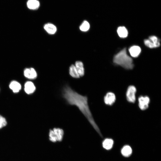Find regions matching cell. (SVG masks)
I'll use <instances>...</instances> for the list:
<instances>
[{
  "instance_id": "6da1fadb",
  "label": "cell",
  "mask_w": 161,
  "mask_h": 161,
  "mask_svg": "<svg viewBox=\"0 0 161 161\" xmlns=\"http://www.w3.org/2000/svg\"><path fill=\"white\" fill-rule=\"evenodd\" d=\"M62 95L69 104L75 105L78 108L94 129L102 137L100 129L96 123L90 110L88 105L87 97L78 94L67 85L63 87Z\"/></svg>"
},
{
  "instance_id": "7a4b0ae2",
  "label": "cell",
  "mask_w": 161,
  "mask_h": 161,
  "mask_svg": "<svg viewBox=\"0 0 161 161\" xmlns=\"http://www.w3.org/2000/svg\"><path fill=\"white\" fill-rule=\"evenodd\" d=\"M113 61L126 69H132L134 66L132 59L127 54L125 48L114 56Z\"/></svg>"
},
{
  "instance_id": "3957f363",
  "label": "cell",
  "mask_w": 161,
  "mask_h": 161,
  "mask_svg": "<svg viewBox=\"0 0 161 161\" xmlns=\"http://www.w3.org/2000/svg\"><path fill=\"white\" fill-rule=\"evenodd\" d=\"M64 134V131L61 128H54L53 129H50L49 140L52 142L61 141L62 140Z\"/></svg>"
},
{
  "instance_id": "277c9868",
  "label": "cell",
  "mask_w": 161,
  "mask_h": 161,
  "mask_svg": "<svg viewBox=\"0 0 161 161\" xmlns=\"http://www.w3.org/2000/svg\"><path fill=\"white\" fill-rule=\"evenodd\" d=\"M145 44L150 48H157L160 46V40L156 36L152 35L144 40Z\"/></svg>"
},
{
  "instance_id": "5b68a950",
  "label": "cell",
  "mask_w": 161,
  "mask_h": 161,
  "mask_svg": "<svg viewBox=\"0 0 161 161\" xmlns=\"http://www.w3.org/2000/svg\"><path fill=\"white\" fill-rule=\"evenodd\" d=\"M136 89L134 86L131 85L128 87L126 93L127 100L129 102L134 103L136 100Z\"/></svg>"
},
{
  "instance_id": "8992f818",
  "label": "cell",
  "mask_w": 161,
  "mask_h": 161,
  "mask_svg": "<svg viewBox=\"0 0 161 161\" xmlns=\"http://www.w3.org/2000/svg\"><path fill=\"white\" fill-rule=\"evenodd\" d=\"M139 106L142 110L147 109L150 102V99L147 96H141L138 98Z\"/></svg>"
},
{
  "instance_id": "52a82bcc",
  "label": "cell",
  "mask_w": 161,
  "mask_h": 161,
  "mask_svg": "<svg viewBox=\"0 0 161 161\" xmlns=\"http://www.w3.org/2000/svg\"><path fill=\"white\" fill-rule=\"evenodd\" d=\"M24 74L25 77L30 79H34L37 76L36 71L33 68H26L24 70Z\"/></svg>"
},
{
  "instance_id": "ba28073f",
  "label": "cell",
  "mask_w": 161,
  "mask_h": 161,
  "mask_svg": "<svg viewBox=\"0 0 161 161\" xmlns=\"http://www.w3.org/2000/svg\"><path fill=\"white\" fill-rule=\"evenodd\" d=\"M104 100L106 104L111 105L114 103L115 101V95L113 92H109L105 96Z\"/></svg>"
},
{
  "instance_id": "9c48e42d",
  "label": "cell",
  "mask_w": 161,
  "mask_h": 161,
  "mask_svg": "<svg viewBox=\"0 0 161 161\" xmlns=\"http://www.w3.org/2000/svg\"><path fill=\"white\" fill-rule=\"evenodd\" d=\"M36 88L34 83L30 81L27 82L24 84V89L26 93L30 94L35 91Z\"/></svg>"
},
{
  "instance_id": "30bf717a",
  "label": "cell",
  "mask_w": 161,
  "mask_h": 161,
  "mask_svg": "<svg viewBox=\"0 0 161 161\" xmlns=\"http://www.w3.org/2000/svg\"><path fill=\"white\" fill-rule=\"evenodd\" d=\"M141 51L140 47L134 45L131 47L129 49V52L131 56L137 57L140 55Z\"/></svg>"
},
{
  "instance_id": "8fae6325",
  "label": "cell",
  "mask_w": 161,
  "mask_h": 161,
  "mask_svg": "<svg viewBox=\"0 0 161 161\" xmlns=\"http://www.w3.org/2000/svg\"><path fill=\"white\" fill-rule=\"evenodd\" d=\"M45 30L49 34H54L57 31V28L54 24L50 23L45 24L44 27Z\"/></svg>"
},
{
  "instance_id": "7c38bea8",
  "label": "cell",
  "mask_w": 161,
  "mask_h": 161,
  "mask_svg": "<svg viewBox=\"0 0 161 161\" xmlns=\"http://www.w3.org/2000/svg\"><path fill=\"white\" fill-rule=\"evenodd\" d=\"M9 87L14 93L18 92L21 88V86L20 84L18 82L13 80L11 81L10 85Z\"/></svg>"
},
{
  "instance_id": "4fadbf2b",
  "label": "cell",
  "mask_w": 161,
  "mask_h": 161,
  "mask_svg": "<svg viewBox=\"0 0 161 161\" xmlns=\"http://www.w3.org/2000/svg\"><path fill=\"white\" fill-rule=\"evenodd\" d=\"M75 66L80 77L83 76L85 72L83 63L80 61H77L75 62Z\"/></svg>"
},
{
  "instance_id": "5bb4252c",
  "label": "cell",
  "mask_w": 161,
  "mask_h": 161,
  "mask_svg": "<svg viewBox=\"0 0 161 161\" xmlns=\"http://www.w3.org/2000/svg\"><path fill=\"white\" fill-rule=\"evenodd\" d=\"M27 5L30 9L35 10L38 8L40 3L37 0H28L27 3Z\"/></svg>"
},
{
  "instance_id": "9a60e30c",
  "label": "cell",
  "mask_w": 161,
  "mask_h": 161,
  "mask_svg": "<svg viewBox=\"0 0 161 161\" xmlns=\"http://www.w3.org/2000/svg\"><path fill=\"white\" fill-rule=\"evenodd\" d=\"M117 32L118 35L120 38H125L128 36V30L124 26L119 27L117 28Z\"/></svg>"
},
{
  "instance_id": "2e32d148",
  "label": "cell",
  "mask_w": 161,
  "mask_h": 161,
  "mask_svg": "<svg viewBox=\"0 0 161 161\" xmlns=\"http://www.w3.org/2000/svg\"><path fill=\"white\" fill-rule=\"evenodd\" d=\"M114 143L113 140L109 138H106L104 140L102 143L104 148L106 150L110 149L112 147Z\"/></svg>"
},
{
  "instance_id": "e0dca14e",
  "label": "cell",
  "mask_w": 161,
  "mask_h": 161,
  "mask_svg": "<svg viewBox=\"0 0 161 161\" xmlns=\"http://www.w3.org/2000/svg\"><path fill=\"white\" fill-rule=\"evenodd\" d=\"M69 73L70 76L73 78H78L80 77L75 65L73 64L72 65L69 67Z\"/></svg>"
},
{
  "instance_id": "ac0fdd59",
  "label": "cell",
  "mask_w": 161,
  "mask_h": 161,
  "mask_svg": "<svg viewBox=\"0 0 161 161\" xmlns=\"http://www.w3.org/2000/svg\"><path fill=\"white\" fill-rule=\"evenodd\" d=\"M121 152L124 156L128 157L131 154L132 150L130 146L128 145H126L122 149Z\"/></svg>"
},
{
  "instance_id": "d6986e66",
  "label": "cell",
  "mask_w": 161,
  "mask_h": 161,
  "mask_svg": "<svg viewBox=\"0 0 161 161\" xmlns=\"http://www.w3.org/2000/svg\"><path fill=\"white\" fill-rule=\"evenodd\" d=\"M90 28V24L86 21H84L80 26V30L83 32L88 31Z\"/></svg>"
},
{
  "instance_id": "ffe728a7",
  "label": "cell",
  "mask_w": 161,
  "mask_h": 161,
  "mask_svg": "<svg viewBox=\"0 0 161 161\" xmlns=\"http://www.w3.org/2000/svg\"><path fill=\"white\" fill-rule=\"evenodd\" d=\"M7 124L6 119L0 115V129L5 126Z\"/></svg>"
}]
</instances>
